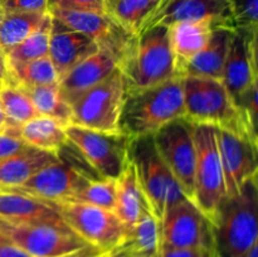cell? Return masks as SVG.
<instances>
[{
  "instance_id": "cell-1",
  "label": "cell",
  "mask_w": 258,
  "mask_h": 257,
  "mask_svg": "<svg viewBox=\"0 0 258 257\" xmlns=\"http://www.w3.org/2000/svg\"><path fill=\"white\" fill-rule=\"evenodd\" d=\"M179 118H185L181 77L139 91L126 92L120 117V133L128 139L154 135Z\"/></svg>"
},
{
  "instance_id": "cell-2",
  "label": "cell",
  "mask_w": 258,
  "mask_h": 257,
  "mask_svg": "<svg viewBox=\"0 0 258 257\" xmlns=\"http://www.w3.org/2000/svg\"><path fill=\"white\" fill-rule=\"evenodd\" d=\"M180 77L185 120L231 131L258 145L257 138L251 134L238 106L221 80L196 76Z\"/></svg>"
},
{
  "instance_id": "cell-3",
  "label": "cell",
  "mask_w": 258,
  "mask_h": 257,
  "mask_svg": "<svg viewBox=\"0 0 258 257\" xmlns=\"http://www.w3.org/2000/svg\"><path fill=\"white\" fill-rule=\"evenodd\" d=\"M257 175L227 198L213 226L214 257H243L258 243Z\"/></svg>"
},
{
  "instance_id": "cell-4",
  "label": "cell",
  "mask_w": 258,
  "mask_h": 257,
  "mask_svg": "<svg viewBox=\"0 0 258 257\" xmlns=\"http://www.w3.org/2000/svg\"><path fill=\"white\" fill-rule=\"evenodd\" d=\"M118 70L125 77L127 92L153 87L178 76L168 28L156 25L140 33Z\"/></svg>"
},
{
  "instance_id": "cell-5",
  "label": "cell",
  "mask_w": 258,
  "mask_h": 257,
  "mask_svg": "<svg viewBox=\"0 0 258 257\" xmlns=\"http://www.w3.org/2000/svg\"><path fill=\"white\" fill-rule=\"evenodd\" d=\"M128 158L135 168L149 209L160 222L171 206L186 197L159 155L153 135L131 139Z\"/></svg>"
},
{
  "instance_id": "cell-6",
  "label": "cell",
  "mask_w": 258,
  "mask_h": 257,
  "mask_svg": "<svg viewBox=\"0 0 258 257\" xmlns=\"http://www.w3.org/2000/svg\"><path fill=\"white\" fill-rule=\"evenodd\" d=\"M190 126L197 153L194 203L213 224L227 199L217 127L191 122Z\"/></svg>"
},
{
  "instance_id": "cell-7",
  "label": "cell",
  "mask_w": 258,
  "mask_h": 257,
  "mask_svg": "<svg viewBox=\"0 0 258 257\" xmlns=\"http://www.w3.org/2000/svg\"><path fill=\"white\" fill-rule=\"evenodd\" d=\"M8 238L32 257H103L100 249L81 238L63 221L10 224Z\"/></svg>"
},
{
  "instance_id": "cell-8",
  "label": "cell",
  "mask_w": 258,
  "mask_h": 257,
  "mask_svg": "<svg viewBox=\"0 0 258 257\" xmlns=\"http://www.w3.org/2000/svg\"><path fill=\"white\" fill-rule=\"evenodd\" d=\"M126 92L125 77L117 67L108 77L71 103V125L101 133H120L118 125Z\"/></svg>"
},
{
  "instance_id": "cell-9",
  "label": "cell",
  "mask_w": 258,
  "mask_h": 257,
  "mask_svg": "<svg viewBox=\"0 0 258 257\" xmlns=\"http://www.w3.org/2000/svg\"><path fill=\"white\" fill-rule=\"evenodd\" d=\"M68 141L90 168L103 179H117L127 165L130 141L121 133L110 134L76 125L66 127Z\"/></svg>"
},
{
  "instance_id": "cell-10",
  "label": "cell",
  "mask_w": 258,
  "mask_h": 257,
  "mask_svg": "<svg viewBox=\"0 0 258 257\" xmlns=\"http://www.w3.org/2000/svg\"><path fill=\"white\" fill-rule=\"evenodd\" d=\"M54 207L75 233L103 253L112 252L122 241L126 227L115 212L80 202H63Z\"/></svg>"
},
{
  "instance_id": "cell-11",
  "label": "cell",
  "mask_w": 258,
  "mask_h": 257,
  "mask_svg": "<svg viewBox=\"0 0 258 257\" xmlns=\"http://www.w3.org/2000/svg\"><path fill=\"white\" fill-rule=\"evenodd\" d=\"M213 251V226L196 203L183 199L171 206L160 221V249Z\"/></svg>"
},
{
  "instance_id": "cell-12",
  "label": "cell",
  "mask_w": 258,
  "mask_h": 257,
  "mask_svg": "<svg viewBox=\"0 0 258 257\" xmlns=\"http://www.w3.org/2000/svg\"><path fill=\"white\" fill-rule=\"evenodd\" d=\"M159 155L189 201L194 202L196 144L190 122L179 118L164 126L153 135Z\"/></svg>"
},
{
  "instance_id": "cell-13",
  "label": "cell",
  "mask_w": 258,
  "mask_h": 257,
  "mask_svg": "<svg viewBox=\"0 0 258 257\" xmlns=\"http://www.w3.org/2000/svg\"><path fill=\"white\" fill-rule=\"evenodd\" d=\"M50 17L68 29L83 33L92 38L100 49L106 50L117 60V66L130 52L136 35L123 29L106 13L73 12V10L50 9Z\"/></svg>"
},
{
  "instance_id": "cell-14",
  "label": "cell",
  "mask_w": 258,
  "mask_h": 257,
  "mask_svg": "<svg viewBox=\"0 0 258 257\" xmlns=\"http://www.w3.org/2000/svg\"><path fill=\"white\" fill-rule=\"evenodd\" d=\"M92 179L98 178H92L59 159L38 171L18 190L48 203H63L70 202Z\"/></svg>"
},
{
  "instance_id": "cell-15",
  "label": "cell",
  "mask_w": 258,
  "mask_h": 257,
  "mask_svg": "<svg viewBox=\"0 0 258 257\" xmlns=\"http://www.w3.org/2000/svg\"><path fill=\"white\" fill-rule=\"evenodd\" d=\"M227 198L238 194L246 181L257 175V144L231 131L217 128Z\"/></svg>"
},
{
  "instance_id": "cell-16",
  "label": "cell",
  "mask_w": 258,
  "mask_h": 257,
  "mask_svg": "<svg viewBox=\"0 0 258 257\" xmlns=\"http://www.w3.org/2000/svg\"><path fill=\"white\" fill-rule=\"evenodd\" d=\"M198 20L233 27L231 3L229 0H160L146 20L143 32L156 25L170 27L175 23Z\"/></svg>"
},
{
  "instance_id": "cell-17",
  "label": "cell",
  "mask_w": 258,
  "mask_h": 257,
  "mask_svg": "<svg viewBox=\"0 0 258 257\" xmlns=\"http://www.w3.org/2000/svg\"><path fill=\"white\" fill-rule=\"evenodd\" d=\"M221 81L236 105L252 83L258 81L257 33L234 28Z\"/></svg>"
},
{
  "instance_id": "cell-18",
  "label": "cell",
  "mask_w": 258,
  "mask_h": 257,
  "mask_svg": "<svg viewBox=\"0 0 258 257\" xmlns=\"http://www.w3.org/2000/svg\"><path fill=\"white\" fill-rule=\"evenodd\" d=\"M100 50L97 43L83 33L68 29L52 18L49 57L60 78L73 67Z\"/></svg>"
},
{
  "instance_id": "cell-19",
  "label": "cell",
  "mask_w": 258,
  "mask_h": 257,
  "mask_svg": "<svg viewBox=\"0 0 258 257\" xmlns=\"http://www.w3.org/2000/svg\"><path fill=\"white\" fill-rule=\"evenodd\" d=\"M117 67V60L113 55L100 49L60 78V95L71 106L81 95L108 77Z\"/></svg>"
},
{
  "instance_id": "cell-20",
  "label": "cell",
  "mask_w": 258,
  "mask_h": 257,
  "mask_svg": "<svg viewBox=\"0 0 258 257\" xmlns=\"http://www.w3.org/2000/svg\"><path fill=\"white\" fill-rule=\"evenodd\" d=\"M0 218L14 226L62 221L54 204L18 189H0Z\"/></svg>"
},
{
  "instance_id": "cell-21",
  "label": "cell",
  "mask_w": 258,
  "mask_h": 257,
  "mask_svg": "<svg viewBox=\"0 0 258 257\" xmlns=\"http://www.w3.org/2000/svg\"><path fill=\"white\" fill-rule=\"evenodd\" d=\"M58 160L57 154L24 145L0 160V189H18L38 171Z\"/></svg>"
},
{
  "instance_id": "cell-22",
  "label": "cell",
  "mask_w": 258,
  "mask_h": 257,
  "mask_svg": "<svg viewBox=\"0 0 258 257\" xmlns=\"http://www.w3.org/2000/svg\"><path fill=\"white\" fill-rule=\"evenodd\" d=\"M222 27L211 20L198 22H180L166 27L169 40L175 59L176 75L181 72L184 66L190 62L208 43L214 28ZM226 27V25H224Z\"/></svg>"
},
{
  "instance_id": "cell-23",
  "label": "cell",
  "mask_w": 258,
  "mask_h": 257,
  "mask_svg": "<svg viewBox=\"0 0 258 257\" xmlns=\"http://www.w3.org/2000/svg\"><path fill=\"white\" fill-rule=\"evenodd\" d=\"M233 27H217L212 32L206 47L184 66L179 76H196L222 80L224 62L231 44Z\"/></svg>"
},
{
  "instance_id": "cell-24",
  "label": "cell",
  "mask_w": 258,
  "mask_h": 257,
  "mask_svg": "<svg viewBox=\"0 0 258 257\" xmlns=\"http://www.w3.org/2000/svg\"><path fill=\"white\" fill-rule=\"evenodd\" d=\"M113 251H123L135 257H155L160 251V222L149 209L126 228L122 241Z\"/></svg>"
},
{
  "instance_id": "cell-25",
  "label": "cell",
  "mask_w": 258,
  "mask_h": 257,
  "mask_svg": "<svg viewBox=\"0 0 258 257\" xmlns=\"http://www.w3.org/2000/svg\"><path fill=\"white\" fill-rule=\"evenodd\" d=\"M116 181H117V190H116L115 213L121 219L123 226L128 228L140 218L144 211L149 209L131 160H128L127 165L116 179Z\"/></svg>"
},
{
  "instance_id": "cell-26",
  "label": "cell",
  "mask_w": 258,
  "mask_h": 257,
  "mask_svg": "<svg viewBox=\"0 0 258 257\" xmlns=\"http://www.w3.org/2000/svg\"><path fill=\"white\" fill-rule=\"evenodd\" d=\"M25 145L58 154L68 143L66 126L47 116L38 115L18 128Z\"/></svg>"
},
{
  "instance_id": "cell-27",
  "label": "cell",
  "mask_w": 258,
  "mask_h": 257,
  "mask_svg": "<svg viewBox=\"0 0 258 257\" xmlns=\"http://www.w3.org/2000/svg\"><path fill=\"white\" fill-rule=\"evenodd\" d=\"M160 0H105V13L138 37Z\"/></svg>"
},
{
  "instance_id": "cell-28",
  "label": "cell",
  "mask_w": 258,
  "mask_h": 257,
  "mask_svg": "<svg viewBox=\"0 0 258 257\" xmlns=\"http://www.w3.org/2000/svg\"><path fill=\"white\" fill-rule=\"evenodd\" d=\"M5 81L22 88L59 83V76L49 57L23 63H7Z\"/></svg>"
},
{
  "instance_id": "cell-29",
  "label": "cell",
  "mask_w": 258,
  "mask_h": 257,
  "mask_svg": "<svg viewBox=\"0 0 258 257\" xmlns=\"http://www.w3.org/2000/svg\"><path fill=\"white\" fill-rule=\"evenodd\" d=\"M22 90L32 101L38 115L53 118L66 127L72 123V108L60 95L59 83L22 88Z\"/></svg>"
},
{
  "instance_id": "cell-30",
  "label": "cell",
  "mask_w": 258,
  "mask_h": 257,
  "mask_svg": "<svg viewBox=\"0 0 258 257\" xmlns=\"http://www.w3.org/2000/svg\"><path fill=\"white\" fill-rule=\"evenodd\" d=\"M49 12L45 13H9L0 24V52H9L28 35L43 24Z\"/></svg>"
},
{
  "instance_id": "cell-31",
  "label": "cell",
  "mask_w": 258,
  "mask_h": 257,
  "mask_svg": "<svg viewBox=\"0 0 258 257\" xmlns=\"http://www.w3.org/2000/svg\"><path fill=\"white\" fill-rule=\"evenodd\" d=\"M0 106L7 118V127L10 128L18 130L23 123L38 116L37 110L24 91L8 81H4L0 90Z\"/></svg>"
},
{
  "instance_id": "cell-32",
  "label": "cell",
  "mask_w": 258,
  "mask_h": 257,
  "mask_svg": "<svg viewBox=\"0 0 258 257\" xmlns=\"http://www.w3.org/2000/svg\"><path fill=\"white\" fill-rule=\"evenodd\" d=\"M50 30H52V17L49 14L37 30L12 48L9 52L5 53L7 63H23L48 57Z\"/></svg>"
},
{
  "instance_id": "cell-33",
  "label": "cell",
  "mask_w": 258,
  "mask_h": 257,
  "mask_svg": "<svg viewBox=\"0 0 258 257\" xmlns=\"http://www.w3.org/2000/svg\"><path fill=\"white\" fill-rule=\"evenodd\" d=\"M116 190V179H92L70 202H80L115 212Z\"/></svg>"
},
{
  "instance_id": "cell-34",
  "label": "cell",
  "mask_w": 258,
  "mask_h": 257,
  "mask_svg": "<svg viewBox=\"0 0 258 257\" xmlns=\"http://www.w3.org/2000/svg\"><path fill=\"white\" fill-rule=\"evenodd\" d=\"M233 27L236 29L257 33L258 0H229Z\"/></svg>"
},
{
  "instance_id": "cell-35",
  "label": "cell",
  "mask_w": 258,
  "mask_h": 257,
  "mask_svg": "<svg viewBox=\"0 0 258 257\" xmlns=\"http://www.w3.org/2000/svg\"><path fill=\"white\" fill-rule=\"evenodd\" d=\"M258 81L253 82L251 87L237 101L239 111L248 126L249 131L254 138H257V112H258Z\"/></svg>"
},
{
  "instance_id": "cell-36",
  "label": "cell",
  "mask_w": 258,
  "mask_h": 257,
  "mask_svg": "<svg viewBox=\"0 0 258 257\" xmlns=\"http://www.w3.org/2000/svg\"><path fill=\"white\" fill-rule=\"evenodd\" d=\"M105 13V0H48V10Z\"/></svg>"
},
{
  "instance_id": "cell-37",
  "label": "cell",
  "mask_w": 258,
  "mask_h": 257,
  "mask_svg": "<svg viewBox=\"0 0 258 257\" xmlns=\"http://www.w3.org/2000/svg\"><path fill=\"white\" fill-rule=\"evenodd\" d=\"M0 8L5 14L45 13L48 12V0H0Z\"/></svg>"
},
{
  "instance_id": "cell-38",
  "label": "cell",
  "mask_w": 258,
  "mask_h": 257,
  "mask_svg": "<svg viewBox=\"0 0 258 257\" xmlns=\"http://www.w3.org/2000/svg\"><path fill=\"white\" fill-rule=\"evenodd\" d=\"M24 145L17 128L7 127L0 133V160L13 155Z\"/></svg>"
},
{
  "instance_id": "cell-39",
  "label": "cell",
  "mask_w": 258,
  "mask_h": 257,
  "mask_svg": "<svg viewBox=\"0 0 258 257\" xmlns=\"http://www.w3.org/2000/svg\"><path fill=\"white\" fill-rule=\"evenodd\" d=\"M155 257H214L209 249H160Z\"/></svg>"
},
{
  "instance_id": "cell-40",
  "label": "cell",
  "mask_w": 258,
  "mask_h": 257,
  "mask_svg": "<svg viewBox=\"0 0 258 257\" xmlns=\"http://www.w3.org/2000/svg\"><path fill=\"white\" fill-rule=\"evenodd\" d=\"M0 257H32L10 239L0 242Z\"/></svg>"
},
{
  "instance_id": "cell-41",
  "label": "cell",
  "mask_w": 258,
  "mask_h": 257,
  "mask_svg": "<svg viewBox=\"0 0 258 257\" xmlns=\"http://www.w3.org/2000/svg\"><path fill=\"white\" fill-rule=\"evenodd\" d=\"M8 227H9V223L0 218V242L9 239L8 238Z\"/></svg>"
},
{
  "instance_id": "cell-42",
  "label": "cell",
  "mask_w": 258,
  "mask_h": 257,
  "mask_svg": "<svg viewBox=\"0 0 258 257\" xmlns=\"http://www.w3.org/2000/svg\"><path fill=\"white\" fill-rule=\"evenodd\" d=\"M7 78V59H5V54L0 52V80L5 81Z\"/></svg>"
},
{
  "instance_id": "cell-43",
  "label": "cell",
  "mask_w": 258,
  "mask_h": 257,
  "mask_svg": "<svg viewBox=\"0 0 258 257\" xmlns=\"http://www.w3.org/2000/svg\"><path fill=\"white\" fill-rule=\"evenodd\" d=\"M107 257H135V256H133V254L123 251H112L107 254Z\"/></svg>"
},
{
  "instance_id": "cell-44",
  "label": "cell",
  "mask_w": 258,
  "mask_h": 257,
  "mask_svg": "<svg viewBox=\"0 0 258 257\" xmlns=\"http://www.w3.org/2000/svg\"><path fill=\"white\" fill-rule=\"evenodd\" d=\"M7 128V118H5L4 112H3V108L0 106V133L4 131Z\"/></svg>"
},
{
  "instance_id": "cell-45",
  "label": "cell",
  "mask_w": 258,
  "mask_h": 257,
  "mask_svg": "<svg viewBox=\"0 0 258 257\" xmlns=\"http://www.w3.org/2000/svg\"><path fill=\"white\" fill-rule=\"evenodd\" d=\"M243 257H258V243L254 244Z\"/></svg>"
},
{
  "instance_id": "cell-46",
  "label": "cell",
  "mask_w": 258,
  "mask_h": 257,
  "mask_svg": "<svg viewBox=\"0 0 258 257\" xmlns=\"http://www.w3.org/2000/svg\"><path fill=\"white\" fill-rule=\"evenodd\" d=\"M4 15H5V13L3 12V9H2V8H0V24H2V22H3V18H4Z\"/></svg>"
},
{
  "instance_id": "cell-47",
  "label": "cell",
  "mask_w": 258,
  "mask_h": 257,
  "mask_svg": "<svg viewBox=\"0 0 258 257\" xmlns=\"http://www.w3.org/2000/svg\"><path fill=\"white\" fill-rule=\"evenodd\" d=\"M3 85H4V81H3V80H0V90H2Z\"/></svg>"
},
{
  "instance_id": "cell-48",
  "label": "cell",
  "mask_w": 258,
  "mask_h": 257,
  "mask_svg": "<svg viewBox=\"0 0 258 257\" xmlns=\"http://www.w3.org/2000/svg\"><path fill=\"white\" fill-rule=\"evenodd\" d=\"M108 254V253H107ZM107 254H106V256H107ZM106 256H103V257H106Z\"/></svg>"
},
{
  "instance_id": "cell-49",
  "label": "cell",
  "mask_w": 258,
  "mask_h": 257,
  "mask_svg": "<svg viewBox=\"0 0 258 257\" xmlns=\"http://www.w3.org/2000/svg\"><path fill=\"white\" fill-rule=\"evenodd\" d=\"M106 257H107V256H106Z\"/></svg>"
}]
</instances>
